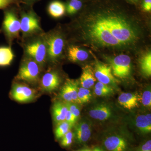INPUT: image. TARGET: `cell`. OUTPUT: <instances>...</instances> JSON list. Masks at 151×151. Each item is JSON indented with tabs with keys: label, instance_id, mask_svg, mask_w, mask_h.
<instances>
[{
	"label": "cell",
	"instance_id": "1",
	"mask_svg": "<svg viewBox=\"0 0 151 151\" xmlns=\"http://www.w3.org/2000/svg\"><path fill=\"white\" fill-rule=\"evenodd\" d=\"M77 27L84 44L96 49L133 48L142 35L137 20L113 4L99 5L89 10Z\"/></svg>",
	"mask_w": 151,
	"mask_h": 151
},
{
	"label": "cell",
	"instance_id": "2",
	"mask_svg": "<svg viewBox=\"0 0 151 151\" xmlns=\"http://www.w3.org/2000/svg\"><path fill=\"white\" fill-rule=\"evenodd\" d=\"M45 32L21 38L24 55L31 58L44 69L47 65V52Z\"/></svg>",
	"mask_w": 151,
	"mask_h": 151
},
{
	"label": "cell",
	"instance_id": "3",
	"mask_svg": "<svg viewBox=\"0 0 151 151\" xmlns=\"http://www.w3.org/2000/svg\"><path fill=\"white\" fill-rule=\"evenodd\" d=\"M47 52V62L54 65L61 58L65 46V39L58 29L50 31L44 34Z\"/></svg>",
	"mask_w": 151,
	"mask_h": 151
},
{
	"label": "cell",
	"instance_id": "4",
	"mask_svg": "<svg viewBox=\"0 0 151 151\" xmlns=\"http://www.w3.org/2000/svg\"><path fill=\"white\" fill-rule=\"evenodd\" d=\"M43 69L33 60L24 55L16 79L28 84L35 85L39 82Z\"/></svg>",
	"mask_w": 151,
	"mask_h": 151
},
{
	"label": "cell",
	"instance_id": "5",
	"mask_svg": "<svg viewBox=\"0 0 151 151\" xmlns=\"http://www.w3.org/2000/svg\"><path fill=\"white\" fill-rule=\"evenodd\" d=\"M0 32L4 34L10 46L14 40L20 38V20L14 11L12 10L5 11Z\"/></svg>",
	"mask_w": 151,
	"mask_h": 151
},
{
	"label": "cell",
	"instance_id": "6",
	"mask_svg": "<svg viewBox=\"0 0 151 151\" xmlns=\"http://www.w3.org/2000/svg\"><path fill=\"white\" fill-rule=\"evenodd\" d=\"M21 38L27 37L44 32L42 28L40 19L34 11L30 10L22 13L20 18Z\"/></svg>",
	"mask_w": 151,
	"mask_h": 151
},
{
	"label": "cell",
	"instance_id": "7",
	"mask_svg": "<svg viewBox=\"0 0 151 151\" xmlns=\"http://www.w3.org/2000/svg\"><path fill=\"white\" fill-rule=\"evenodd\" d=\"M102 144L104 150L107 151H132L129 142L118 133H111L105 136Z\"/></svg>",
	"mask_w": 151,
	"mask_h": 151
},
{
	"label": "cell",
	"instance_id": "8",
	"mask_svg": "<svg viewBox=\"0 0 151 151\" xmlns=\"http://www.w3.org/2000/svg\"><path fill=\"white\" fill-rule=\"evenodd\" d=\"M113 76L121 79L129 76L131 73V59L129 55L122 54L110 60Z\"/></svg>",
	"mask_w": 151,
	"mask_h": 151
},
{
	"label": "cell",
	"instance_id": "9",
	"mask_svg": "<svg viewBox=\"0 0 151 151\" xmlns=\"http://www.w3.org/2000/svg\"><path fill=\"white\" fill-rule=\"evenodd\" d=\"M94 73L99 82L117 88L119 81L113 76L110 65L97 61L94 65Z\"/></svg>",
	"mask_w": 151,
	"mask_h": 151
},
{
	"label": "cell",
	"instance_id": "10",
	"mask_svg": "<svg viewBox=\"0 0 151 151\" xmlns=\"http://www.w3.org/2000/svg\"><path fill=\"white\" fill-rule=\"evenodd\" d=\"M10 94L14 100L19 103H24L34 100L36 93L35 90L26 84L15 82L12 86Z\"/></svg>",
	"mask_w": 151,
	"mask_h": 151
},
{
	"label": "cell",
	"instance_id": "11",
	"mask_svg": "<svg viewBox=\"0 0 151 151\" xmlns=\"http://www.w3.org/2000/svg\"><path fill=\"white\" fill-rule=\"evenodd\" d=\"M39 83L42 90L50 93L58 88L61 83V78L57 71L50 68L42 76Z\"/></svg>",
	"mask_w": 151,
	"mask_h": 151
},
{
	"label": "cell",
	"instance_id": "12",
	"mask_svg": "<svg viewBox=\"0 0 151 151\" xmlns=\"http://www.w3.org/2000/svg\"><path fill=\"white\" fill-rule=\"evenodd\" d=\"M79 81L74 79H67L60 92V97L65 103L78 104L77 94Z\"/></svg>",
	"mask_w": 151,
	"mask_h": 151
},
{
	"label": "cell",
	"instance_id": "13",
	"mask_svg": "<svg viewBox=\"0 0 151 151\" xmlns=\"http://www.w3.org/2000/svg\"><path fill=\"white\" fill-rule=\"evenodd\" d=\"M88 114L92 119L100 122L106 121L113 117V108L108 103H101L93 105Z\"/></svg>",
	"mask_w": 151,
	"mask_h": 151
},
{
	"label": "cell",
	"instance_id": "14",
	"mask_svg": "<svg viewBox=\"0 0 151 151\" xmlns=\"http://www.w3.org/2000/svg\"><path fill=\"white\" fill-rule=\"evenodd\" d=\"M73 135L78 144H85L92 135V124L87 120H82L74 125Z\"/></svg>",
	"mask_w": 151,
	"mask_h": 151
},
{
	"label": "cell",
	"instance_id": "15",
	"mask_svg": "<svg viewBox=\"0 0 151 151\" xmlns=\"http://www.w3.org/2000/svg\"><path fill=\"white\" fill-rule=\"evenodd\" d=\"M118 100L122 107L128 110H132L139 105L140 97L136 93L124 92L119 95Z\"/></svg>",
	"mask_w": 151,
	"mask_h": 151
},
{
	"label": "cell",
	"instance_id": "16",
	"mask_svg": "<svg viewBox=\"0 0 151 151\" xmlns=\"http://www.w3.org/2000/svg\"><path fill=\"white\" fill-rule=\"evenodd\" d=\"M67 55L68 59L73 62L84 61L89 57L87 52L75 45L68 47Z\"/></svg>",
	"mask_w": 151,
	"mask_h": 151
},
{
	"label": "cell",
	"instance_id": "17",
	"mask_svg": "<svg viewBox=\"0 0 151 151\" xmlns=\"http://www.w3.org/2000/svg\"><path fill=\"white\" fill-rule=\"evenodd\" d=\"M82 70L80 78V84L81 87L89 89L94 85L96 81L94 71L91 66L89 65H85Z\"/></svg>",
	"mask_w": 151,
	"mask_h": 151
},
{
	"label": "cell",
	"instance_id": "18",
	"mask_svg": "<svg viewBox=\"0 0 151 151\" xmlns=\"http://www.w3.org/2000/svg\"><path fill=\"white\" fill-rule=\"evenodd\" d=\"M134 125L138 130L143 134L151 132V113L138 115L134 120Z\"/></svg>",
	"mask_w": 151,
	"mask_h": 151
},
{
	"label": "cell",
	"instance_id": "19",
	"mask_svg": "<svg viewBox=\"0 0 151 151\" xmlns=\"http://www.w3.org/2000/svg\"><path fill=\"white\" fill-rule=\"evenodd\" d=\"M68 110L66 103L60 101L55 102L52 106V116L54 122L57 124L65 121Z\"/></svg>",
	"mask_w": 151,
	"mask_h": 151
},
{
	"label": "cell",
	"instance_id": "20",
	"mask_svg": "<svg viewBox=\"0 0 151 151\" xmlns=\"http://www.w3.org/2000/svg\"><path fill=\"white\" fill-rule=\"evenodd\" d=\"M14 57L11 46L0 45V68L10 65Z\"/></svg>",
	"mask_w": 151,
	"mask_h": 151
},
{
	"label": "cell",
	"instance_id": "21",
	"mask_svg": "<svg viewBox=\"0 0 151 151\" xmlns=\"http://www.w3.org/2000/svg\"><path fill=\"white\" fill-rule=\"evenodd\" d=\"M65 7L64 4L59 1L52 2L48 5L47 11L50 16L54 18H58L63 16L65 13Z\"/></svg>",
	"mask_w": 151,
	"mask_h": 151
},
{
	"label": "cell",
	"instance_id": "22",
	"mask_svg": "<svg viewBox=\"0 0 151 151\" xmlns=\"http://www.w3.org/2000/svg\"><path fill=\"white\" fill-rule=\"evenodd\" d=\"M140 68L142 73L145 76L150 77L151 75V53L148 52L143 55L140 60Z\"/></svg>",
	"mask_w": 151,
	"mask_h": 151
},
{
	"label": "cell",
	"instance_id": "23",
	"mask_svg": "<svg viewBox=\"0 0 151 151\" xmlns=\"http://www.w3.org/2000/svg\"><path fill=\"white\" fill-rule=\"evenodd\" d=\"M72 126L68 122L64 121L57 124L55 134L57 139H60L66 133L70 131Z\"/></svg>",
	"mask_w": 151,
	"mask_h": 151
},
{
	"label": "cell",
	"instance_id": "24",
	"mask_svg": "<svg viewBox=\"0 0 151 151\" xmlns=\"http://www.w3.org/2000/svg\"><path fill=\"white\" fill-rule=\"evenodd\" d=\"M77 97L78 104L82 105L90 101L92 94L89 89L81 87L78 88Z\"/></svg>",
	"mask_w": 151,
	"mask_h": 151
},
{
	"label": "cell",
	"instance_id": "25",
	"mask_svg": "<svg viewBox=\"0 0 151 151\" xmlns=\"http://www.w3.org/2000/svg\"><path fill=\"white\" fill-rule=\"evenodd\" d=\"M82 6V3L80 0H70L65 9L68 14L73 15L77 13Z\"/></svg>",
	"mask_w": 151,
	"mask_h": 151
},
{
	"label": "cell",
	"instance_id": "26",
	"mask_svg": "<svg viewBox=\"0 0 151 151\" xmlns=\"http://www.w3.org/2000/svg\"><path fill=\"white\" fill-rule=\"evenodd\" d=\"M141 103L144 107L150 108L151 106V91L150 88L146 89L143 92L142 97L140 98Z\"/></svg>",
	"mask_w": 151,
	"mask_h": 151
},
{
	"label": "cell",
	"instance_id": "27",
	"mask_svg": "<svg viewBox=\"0 0 151 151\" xmlns=\"http://www.w3.org/2000/svg\"><path fill=\"white\" fill-rule=\"evenodd\" d=\"M69 111L72 113L76 122H77L80 116V109L78 104L73 103H65Z\"/></svg>",
	"mask_w": 151,
	"mask_h": 151
},
{
	"label": "cell",
	"instance_id": "28",
	"mask_svg": "<svg viewBox=\"0 0 151 151\" xmlns=\"http://www.w3.org/2000/svg\"><path fill=\"white\" fill-rule=\"evenodd\" d=\"M73 138L74 135L73 132L70 130L61 138L60 145L64 147H69L73 143Z\"/></svg>",
	"mask_w": 151,
	"mask_h": 151
},
{
	"label": "cell",
	"instance_id": "29",
	"mask_svg": "<svg viewBox=\"0 0 151 151\" xmlns=\"http://www.w3.org/2000/svg\"><path fill=\"white\" fill-rule=\"evenodd\" d=\"M94 88H96V89H100L101 91L108 92L110 95L114 93V89L113 88H112V87L99 82V81L97 82V84H95Z\"/></svg>",
	"mask_w": 151,
	"mask_h": 151
},
{
	"label": "cell",
	"instance_id": "30",
	"mask_svg": "<svg viewBox=\"0 0 151 151\" xmlns=\"http://www.w3.org/2000/svg\"><path fill=\"white\" fill-rule=\"evenodd\" d=\"M17 0H0V9L7 8L10 6L16 4Z\"/></svg>",
	"mask_w": 151,
	"mask_h": 151
},
{
	"label": "cell",
	"instance_id": "31",
	"mask_svg": "<svg viewBox=\"0 0 151 151\" xmlns=\"http://www.w3.org/2000/svg\"><path fill=\"white\" fill-rule=\"evenodd\" d=\"M65 121L69 123L72 127H73L75 125L76 123L72 113L69 111L68 108L67 113H66V116H65Z\"/></svg>",
	"mask_w": 151,
	"mask_h": 151
},
{
	"label": "cell",
	"instance_id": "32",
	"mask_svg": "<svg viewBox=\"0 0 151 151\" xmlns=\"http://www.w3.org/2000/svg\"><path fill=\"white\" fill-rule=\"evenodd\" d=\"M137 151H151V140H148L143 143Z\"/></svg>",
	"mask_w": 151,
	"mask_h": 151
},
{
	"label": "cell",
	"instance_id": "33",
	"mask_svg": "<svg viewBox=\"0 0 151 151\" xmlns=\"http://www.w3.org/2000/svg\"><path fill=\"white\" fill-rule=\"evenodd\" d=\"M143 7L146 12H150L151 10V0H144Z\"/></svg>",
	"mask_w": 151,
	"mask_h": 151
},
{
	"label": "cell",
	"instance_id": "34",
	"mask_svg": "<svg viewBox=\"0 0 151 151\" xmlns=\"http://www.w3.org/2000/svg\"><path fill=\"white\" fill-rule=\"evenodd\" d=\"M94 93L96 95L100 97H104V96H109L110 94H108L107 92H104V91H101L100 89L94 88Z\"/></svg>",
	"mask_w": 151,
	"mask_h": 151
},
{
	"label": "cell",
	"instance_id": "35",
	"mask_svg": "<svg viewBox=\"0 0 151 151\" xmlns=\"http://www.w3.org/2000/svg\"><path fill=\"white\" fill-rule=\"evenodd\" d=\"M92 151H105V150L104 149L101 148L99 147H96L93 150H92Z\"/></svg>",
	"mask_w": 151,
	"mask_h": 151
},
{
	"label": "cell",
	"instance_id": "36",
	"mask_svg": "<svg viewBox=\"0 0 151 151\" xmlns=\"http://www.w3.org/2000/svg\"><path fill=\"white\" fill-rule=\"evenodd\" d=\"M75 151H92V150L89 148H84L80 149V150Z\"/></svg>",
	"mask_w": 151,
	"mask_h": 151
},
{
	"label": "cell",
	"instance_id": "37",
	"mask_svg": "<svg viewBox=\"0 0 151 151\" xmlns=\"http://www.w3.org/2000/svg\"><path fill=\"white\" fill-rule=\"evenodd\" d=\"M129 1H131L132 2H137L138 0H129Z\"/></svg>",
	"mask_w": 151,
	"mask_h": 151
},
{
	"label": "cell",
	"instance_id": "38",
	"mask_svg": "<svg viewBox=\"0 0 151 151\" xmlns=\"http://www.w3.org/2000/svg\"><path fill=\"white\" fill-rule=\"evenodd\" d=\"M28 1H34V0H28Z\"/></svg>",
	"mask_w": 151,
	"mask_h": 151
}]
</instances>
